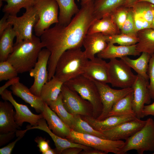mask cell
Listing matches in <instances>:
<instances>
[{
	"instance_id": "cell-3",
	"label": "cell",
	"mask_w": 154,
	"mask_h": 154,
	"mask_svg": "<svg viewBox=\"0 0 154 154\" xmlns=\"http://www.w3.org/2000/svg\"><path fill=\"white\" fill-rule=\"evenodd\" d=\"M89 59L81 48L67 50L59 57L56 64L54 76L65 83L83 75Z\"/></svg>"
},
{
	"instance_id": "cell-18",
	"label": "cell",
	"mask_w": 154,
	"mask_h": 154,
	"mask_svg": "<svg viewBox=\"0 0 154 154\" xmlns=\"http://www.w3.org/2000/svg\"><path fill=\"white\" fill-rule=\"evenodd\" d=\"M41 114L47 121L49 128L54 133L66 139L70 136L71 129L64 123L45 102L44 110Z\"/></svg>"
},
{
	"instance_id": "cell-42",
	"label": "cell",
	"mask_w": 154,
	"mask_h": 154,
	"mask_svg": "<svg viewBox=\"0 0 154 154\" xmlns=\"http://www.w3.org/2000/svg\"><path fill=\"white\" fill-rule=\"evenodd\" d=\"M35 141L37 144L39 150L42 154L47 150L50 147L49 144V141L41 137L37 136L35 139Z\"/></svg>"
},
{
	"instance_id": "cell-20",
	"label": "cell",
	"mask_w": 154,
	"mask_h": 154,
	"mask_svg": "<svg viewBox=\"0 0 154 154\" xmlns=\"http://www.w3.org/2000/svg\"><path fill=\"white\" fill-rule=\"evenodd\" d=\"M14 106L9 101L0 102V133L16 132L21 128L15 120V112Z\"/></svg>"
},
{
	"instance_id": "cell-54",
	"label": "cell",
	"mask_w": 154,
	"mask_h": 154,
	"mask_svg": "<svg viewBox=\"0 0 154 154\" xmlns=\"http://www.w3.org/2000/svg\"><path fill=\"white\" fill-rule=\"evenodd\" d=\"M142 1L148 2L154 5V0H139L138 2Z\"/></svg>"
},
{
	"instance_id": "cell-47",
	"label": "cell",
	"mask_w": 154,
	"mask_h": 154,
	"mask_svg": "<svg viewBox=\"0 0 154 154\" xmlns=\"http://www.w3.org/2000/svg\"><path fill=\"white\" fill-rule=\"evenodd\" d=\"M83 150L81 148L76 147H70L64 150L62 154H78Z\"/></svg>"
},
{
	"instance_id": "cell-1",
	"label": "cell",
	"mask_w": 154,
	"mask_h": 154,
	"mask_svg": "<svg viewBox=\"0 0 154 154\" xmlns=\"http://www.w3.org/2000/svg\"><path fill=\"white\" fill-rule=\"evenodd\" d=\"M94 1L81 6L69 24H55L45 30L40 40L50 52L48 64V80L54 76L57 62L61 55L68 49L81 48L85 36L93 21Z\"/></svg>"
},
{
	"instance_id": "cell-31",
	"label": "cell",
	"mask_w": 154,
	"mask_h": 154,
	"mask_svg": "<svg viewBox=\"0 0 154 154\" xmlns=\"http://www.w3.org/2000/svg\"><path fill=\"white\" fill-rule=\"evenodd\" d=\"M133 91L116 102L108 117L135 113L132 109Z\"/></svg>"
},
{
	"instance_id": "cell-56",
	"label": "cell",
	"mask_w": 154,
	"mask_h": 154,
	"mask_svg": "<svg viewBox=\"0 0 154 154\" xmlns=\"http://www.w3.org/2000/svg\"><path fill=\"white\" fill-rule=\"evenodd\" d=\"M153 154H154V152L153 153Z\"/></svg>"
},
{
	"instance_id": "cell-10",
	"label": "cell",
	"mask_w": 154,
	"mask_h": 154,
	"mask_svg": "<svg viewBox=\"0 0 154 154\" xmlns=\"http://www.w3.org/2000/svg\"><path fill=\"white\" fill-rule=\"evenodd\" d=\"M61 93L64 106L68 112L74 115L93 117V106L89 101L64 84Z\"/></svg>"
},
{
	"instance_id": "cell-2",
	"label": "cell",
	"mask_w": 154,
	"mask_h": 154,
	"mask_svg": "<svg viewBox=\"0 0 154 154\" xmlns=\"http://www.w3.org/2000/svg\"><path fill=\"white\" fill-rule=\"evenodd\" d=\"M44 47L40 39L33 35L31 39L14 45L13 51L7 60L13 65L18 73L29 72L34 66L39 52Z\"/></svg>"
},
{
	"instance_id": "cell-11",
	"label": "cell",
	"mask_w": 154,
	"mask_h": 154,
	"mask_svg": "<svg viewBox=\"0 0 154 154\" xmlns=\"http://www.w3.org/2000/svg\"><path fill=\"white\" fill-rule=\"evenodd\" d=\"M92 80L97 87L103 105L102 112L96 119L100 120H103L108 117L116 102L133 91L132 87L115 89L111 88L107 84Z\"/></svg>"
},
{
	"instance_id": "cell-12",
	"label": "cell",
	"mask_w": 154,
	"mask_h": 154,
	"mask_svg": "<svg viewBox=\"0 0 154 154\" xmlns=\"http://www.w3.org/2000/svg\"><path fill=\"white\" fill-rule=\"evenodd\" d=\"M50 54L47 49L42 48L39 52L34 66L29 72L30 76L34 78L30 90L38 96L40 97L42 87L48 80V64Z\"/></svg>"
},
{
	"instance_id": "cell-30",
	"label": "cell",
	"mask_w": 154,
	"mask_h": 154,
	"mask_svg": "<svg viewBox=\"0 0 154 154\" xmlns=\"http://www.w3.org/2000/svg\"><path fill=\"white\" fill-rule=\"evenodd\" d=\"M125 0H94L93 16L94 19H99L111 13L122 6Z\"/></svg>"
},
{
	"instance_id": "cell-26",
	"label": "cell",
	"mask_w": 154,
	"mask_h": 154,
	"mask_svg": "<svg viewBox=\"0 0 154 154\" xmlns=\"http://www.w3.org/2000/svg\"><path fill=\"white\" fill-rule=\"evenodd\" d=\"M139 39L136 44L137 51L147 52L151 56L154 54V29L146 28L137 32Z\"/></svg>"
},
{
	"instance_id": "cell-17",
	"label": "cell",
	"mask_w": 154,
	"mask_h": 154,
	"mask_svg": "<svg viewBox=\"0 0 154 154\" xmlns=\"http://www.w3.org/2000/svg\"><path fill=\"white\" fill-rule=\"evenodd\" d=\"M81 116L94 129L100 132L113 128L123 122L137 118L135 113L110 116L101 120H98L92 117Z\"/></svg>"
},
{
	"instance_id": "cell-39",
	"label": "cell",
	"mask_w": 154,
	"mask_h": 154,
	"mask_svg": "<svg viewBox=\"0 0 154 154\" xmlns=\"http://www.w3.org/2000/svg\"><path fill=\"white\" fill-rule=\"evenodd\" d=\"M130 8L121 6L110 14L114 22L120 30L126 20Z\"/></svg>"
},
{
	"instance_id": "cell-33",
	"label": "cell",
	"mask_w": 154,
	"mask_h": 154,
	"mask_svg": "<svg viewBox=\"0 0 154 154\" xmlns=\"http://www.w3.org/2000/svg\"><path fill=\"white\" fill-rule=\"evenodd\" d=\"M71 129L77 132L93 135L106 139L103 133L94 129L80 115H74Z\"/></svg>"
},
{
	"instance_id": "cell-40",
	"label": "cell",
	"mask_w": 154,
	"mask_h": 154,
	"mask_svg": "<svg viewBox=\"0 0 154 154\" xmlns=\"http://www.w3.org/2000/svg\"><path fill=\"white\" fill-rule=\"evenodd\" d=\"M147 74L149 80L148 86L149 92L151 99H154V54L150 58Z\"/></svg>"
},
{
	"instance_id": "cell-38",
	"label": "cell",
	"mask_w": 154,
	"mask_h": 154,
	"mask_svg": "<svg viewBox=\"0 0 154 154\" xmlns=\"http://www.w3.org/2000/svg\"><path fill=\"white\" fill-rule=\"evenodd\" d=\"M120 33L137 36L135 24L134 14L132 7H130L126 20L120 30Z\"/></svg>"
},
{
	"instance_id": "cell-44",
	"label": "cell",
	"mask_w": 154,
	"mask_h": 154,
	"mask_svg": "<svg viewBox=\"0 0 154 154\" xmlns=\"http://www.w3.org/2000/svg\"><path fill=\"white\" fill-rule=\"evenodd\" d=\"M16 132H10L0 134V147L2 146L13 139L16 136Z\"/></svg>"
},
{
	"instance_id": "cell-13",
	"label": "cell",
	"mask_w": 154,
	"mask_h": 154,
	"mask_svg": "<svg viewBox=\"0 0 154 154\" xmlns=\"http://www.w3.org/2000/svg\"><path fill=\"white\" fill-rule=\"evenodd\" d=\"M136 80L132 86L133 89L132 109L137 117L143 118L142 111L145 104H149L151 98L148 89L149 81L137 75Z\"/></svg>"
},
{
	"instance_id": "cell-48",
	"label": "cell",
	"mask_w": 154,
	"mask_h": 154,
	"mask_svg": "<svg viewBox=\"0 0 154 154\" xmlns=\"http://www.w3.org/2000/svg\"><path fill=\"white\" fill-rule=\"evenodd\" d=\"M20 78L19 77H16L12 79L9 80L5 84L1 87L0 88V94L1 93L5 90L9 86H11L15 83L19 82Z\"/></svg>"
},
{
	"instance_id": "cell-14",
	"label": "cell",
	"mask_w": 154,
	"mask_h": 154,
	"mask_svg": "<svg viewBox=\"0 0 154 154\" xmlns=\"http://www.w3.org/2000/svg\"><path fill=\"white\" fill-rule=\"evenodd\" d=\"M12 93V92L6 89L0 94L3 100L10 102L15 108V120L17 124L21 127L24 122H27L31 125L37 126L39 120L43 117L42 114L41 113L39 115L33 114L27 106L17 102L13 98Z\"/></svg>"
},
{
	"instance_id": "cell-55",
	"label": "cell",
	"mask_w": 154,
	"mask_h": 154,
	"mask_svg": "<svg viewBox=\"0 0 154 154\" xmlns=\"http://www.w3.org/2000/svg\"><path fill=\"white\" fill-rule=\"evenodd\" d=\"M3 0H0V7L2 6L3 5Z\"/></svg>"
},
{
	"instance_id": "cell-6",
	"label": "cell",
	"mask_w": 154,
	"mask_h": 154,
	"mask_svg": "<svg viewBox=\"0 0 154 154\" xmlns=\"http://www.w3.org/2000/svg\"><path fill=\"white\" fill-rule=\"evenodd\" d=\"M38 19L37 11L33 6L26 9L25 13L20 17L9 15L7 21L12 26L16 34V42L14 45L32 38L33 29Z\"/></svg>"
},
{
	"instance_id": "cell-15",
	"label": "cell",
	"mask_w": 154,
	"mask_h": 154,
	"mask_svg": "<svg viewBox=\"0 0 154 154\" xmlns=\"http://www.w3.org/2000/svg\"><path fill=\"white\" fill-rule=\"evenodd\" d=\"M146 122V120H143L136 118L100 132L107 139L112 140H126L142 128Z\"/></svg>"
},
{
	"instance_id": "cell-35",
	"label": "cell",
	"mask_w": 154,
	"mask_h": 154,
	"mask_svg": "<svg viewBox=\"0 0 154 154\" xmlns=\"http://www.w3.org/2000/svg\"><path fill=\"white\" fill-rule=\"evenodd\" d=\"M131 7L134 13L140 15L151 25L153 19L154 5L147 1H139Z\"/></svg>"
},
{
	"instance_id": "cell-8",
	"label": "cell",
	"mask_w": 154,
	"mask_h": 154,
	"mask_svg": "<svg viewBox=\"0 0 154 154\" xmlns=\"http://www.w3.org/2000/svg\"><path fill=\"white\" fill-rule=\"evenodd\" d=\"M39 19L34 29L35 35L41 36L52 25L58 23V5L55 0H34L33 6Z\"/></svg>"
},
{
	"instance_id": "cell-9",
	"label": "cell",
	"mask_w": 154,
	"mask_h": 154,
	"mask_svg": "<svg viewBox=\"0 0 154 154\" xmlns=\"http://www.w3.org/2000/svg\"><path fill=\"white\" fill-rule=\"evenodd\" d=\"M110 83L113 87L125 88L131 87L137 77L131 68L121 60L110 59L108 63Z\"/></svg>"
},
{
	"instance_id": "cell-23",
	"label": "cell",
	"mask_w": 154,
	"mask_h": 154,
	"mask_svg": "<svg viewBox=\"0 0 154 154\" xmlns=\"http://www.w3.org/2000/svg\"><path fill=\"white\" fill-rule=\"evenodd\" d=\"M96 33H100L105 36H109L120 34V30L109 14L104 16L100 19H95L93 21L87 34Z\"/></svg>"
},
{
	"instance_id": "cell-52",
	"label": "cell",
	"mask_w": 154,
	"mask_h": 154,
	"mask_svg": "<svg viewBox=\"0 0 154 154\" xmlns=\"http://www.w3.org/2000/svg\"><path fill=\"white\" fill-rule=\"evenodd\" d=\"M80 2V5L81 6L85 5L90 2L94 0H78Z\"/></svg>"
},
{
	"instance_id": "cell-53",
	"label": "cell",
	"mask_w": 154,
	"mask_h": 154,
	"mask_svg": "<svg viewBox=\"0 0 154 154\" xmlns=\"http://www.w3.org/2000/svg\"><path fill=\"white\" fill-rule=\"evenodd\" d=\"M153 19L151 25V28L154 29V8L153 10Z\"/></svg>"
},
{
	"instance_id": "cell-46",
	"label": "cell",
	"mask_w": 154,
	"mask_h": 154,
	"mask_svg": "<svg viewBox=\"0 0 154 154\" xmlns=\"http://www.w3.org/2000/svg\"><path fill=\"white\" fill-rule=\"evenodd\" d=\"M142 113L143 117L149 115L154 116V102L150 104L145 105Z\"/></svg>"
},
{
	"instance_id": "cell-21",
	"label": "cell",
	"mask_w": 154,
	"mask_h": 154,
	"mask_svg": "<svg viewBox=\"0 0 154 154\" xmlns=\"http://www.w3.org/2000/svg\"><path fill=\"white\" fill-rule=\"evenodd\" d=\"M107 45L105 36L100 33L86 34L82 42L85 55L89 60L94 58L96 54L103 50Z\"/></svg>"
},
{
	"instance_id": "cell-27",
	"label": "cell",
	"mask_w": 154,
	"mask_h": 154,
	"mask_svg": "<svg viewBox=\"0 0 154 154\" xmlns=\"http://www.w3.org/2000/svg\"><path fill=\"white\" fill-rule=\"evenodd\" d=\"M59 9L58 23L66 25L69 23L72 17L75 15L80 9L74 0H55Z\"/></svg>"
},
{
	"instance_id": "cell-32",
	"label": "cell",
	"mask_w": 154,
	"mask_h": 154,
	"mask_svg": "<svg viewBox=\"0 0 154 154\" xmlns=\"http://www.w3.org/2000/svg\"><path fill=\"white\" fill-rule=\"evenodd\" d=\"M46 103L64 123L71 129L74 115L68 112L64 108L61 92L56 100Z\"/></svg>"
},
{
	"instance_id": "cell-16",
	"label": "cell",
	"mask_w": 154,
	"mask_h": 154,
	"mask_svg": "<svg viewBox=\"0 0 154 154\" xmlns=\"http://www.w3.org/2000/svg\"><path fill=\"white\" fill-rule=\"evenodd\" d=\"M83 75L91 80L110 83L108 63L98 57L88 60Z\"/></svg>"
},
{
	"instance_id": "cell-45",
	"label": "cell",
	"mask_w": 154,
	"mask_h": 154,
	"mask_svg": "<svg viewBox=\"0 0 154 154\" xmlns=\"http://www.w3.org/2000/svg\"><path fill=\"white\" fill-rule=\"evenodd\" d=\"M9 15V14L7 13H5L0 21V36L10 25L7 21V18Z\"/></svg>"
},
{
	"instance_id": "cell-49",
	"label": "cell",
	"mask_w": 154,
	"mask_h": 154,
	"mask_svg": "<svg viewBox=\"0 0 154 154\" xmlns=\"http://www.w3.org/2000/svg\"><path fill=\"white\" fill-rule=\"evenodd\" d=\"M80 154H107L106 153L99 150L94 149L82 150Z\"/></svg>"
},
{
	"instance_id": "cell-29",
	"label": "cell",
	"mask_w": 154,
	"mask_h": 154,
	"mask_svg": "<svg viewBox=\"0 0 154 154\" xmlns=\"http://www.w3.org/2000/svg\"><path fill=\"white\" fill-rule=\"evenodd\" d=\"M16 36V33L10 24L0 36V61L7 60L9 55L12 52L13 40Z\"/></svg>"
},
{
	"instance_id": "cell-50",
	"label": "cell",
	"mask_w": 154,
	"mask_h": 154,
	"mask_svg": "<svg viewBox=\"0 0 154 154\" xmlns=\"http://www.w3.org/2000/svg\"><path fill=\"white\" fill-rule=\"evenodd\" d=\"M139 0H125L122 6L126 7H131Z\"/></svg>"
},
{
	"instance_id": "cell-41",
	"label": "cell",
	"mask_w": 154,
	"mask_h": 154,
	"mask_svg": "<svg viewBox=\"0 0 154 154\" xmlns=\"http://www.w3.org/2000/svg\"><path fill=\"white\" fill-rule=\"evenodd\" d=\"M134 14L135 26L137 32L145 29L151 28V25L142 17L134 12Z\"/></svg>"
},
{
	"instance_id": "cell-28",
	"label": "cell",
	"mask_w": 154,
	"mask_h": 154,
	"mask_svg": "<svg viewBox=\"0 0 154 154\" xmlns=\"http://www.w3.org/2000/svg\"><path fill=\"white\" fill-rule=\"evenodd\" d=\"M64 84L54 76L43 85L40 97L45 103L55 100L60 93Z\"/></svg>"
},
{
	"instance_id": "cell-7",
	"label": "cell",
	"mask_w": 154,
	"mask_h": 154,
	"mask_svg": "<svg viewBox=\"0 0 154 154\" xmlns=\"http://www.w3.org/2000/svg\"><path fill=\"white\" fill-rule=\"evenodd\" d=\"M66 139L102 151L106 154L112 153L117 154L124 144V142L122 140H112L103 139L93 135L77 132L72 129L70 136Z\"/></svg>"
},
{
	"instance_id": "cell-19",
	"label": "cell",
	"mask_w": 154,
	"mask_h": 154,
	"mask_svg": "<svg viewBox=\"0 0 154 154\" xmlns=\"http://www.w3.org/2000/svg\"><path fill=\"white\" fill-rule=\"evenodd\" d=\"M33 129H38L42 130L48 134L54 143L56 147L55 149L57 154H61L64 150L70 147H80L84 150L92 149L91 147L71 142L66 139L61 138L55 135L49 128L46 121L43 117L39 120L37 126L28 127L25 130L27 131Z\"/></svg>"
},
{
	"instance_id": "cell-5",
	"label": "cell",
	"mask_w": 154,
	"mask_h": 154,
	"mask_svg": "<svg viewBox=\"0 0 154 154\" xmlns=\"http://www.w3.org/2000/svg\"><path fill=\"white\" fill-rule=\"evenodd\" d=\"M132 150L139 154L145 151H154V120L151 118L146 120L144 126L125 140L117 154H125Z\"/></svg>"
},
{
	"instance_id": "cell-51",
	"label": "cell",
	"mask_w": 154,
	"mask_h": 154,
	"mask_svg": "<svg viewBox=\"0 0 154 154\" xmlns=\"http://www.w3.org/2000/svg\"><path fill=\"white\" fill-rule=\"evenodd\" d=\"M57 154L56 150L54 149H52L50 147L49 149L44 153L43 154Z\"/></svg>"
},
{
	"instance_id": "cell-34",
	"label": "cell",
	"mask_w": 154,
	"mask_h": 154,
	"mask_svg": "<svg viewBox=\"0 0 154 154\" xmlns=\"http://www.w3.org/2000/svg\"><path fill=\"white\" fill-rule=\"evenodd\" d=\"M34 0H3L7 4L2 9V11L10 15L17 16L22 8L25 9L34 5Z\"/></svg>"
},
{
	"instance_id": "cell-36",
	"label": "cell",
	"mask_w": 154,
	"mask_h": 154,
	"mask_svg": "<svg viewBox=\"0 0 154 154\" xmlns=\"http://www.w3.org/2000/svg\"><path fill=\"white\" fill-rule=\"evenodd\" d=\"M107 43L117 44L122 46H128L137 44L139 41L137 36H132L123 33L112 36H105Z\"/></svg>"
},
{
	"instance_id": "cell-25",
	"label": "cell",
	"mask_w": 154,
	"mask_h": 154,
	"mask_svg": "<svg viewBox=\"0 0 154 154\" xmlns=\"http://www.w3.org/2000/svg\"><path fill=\"white\" fill-rule=\"evenodd\" d=\"M151 56L149 54L142 52L141 55L136 59L130 58L127 56L123 57L121 59L137 74L146 80L149 81L147 74L149 61Z\"/></svg>"
},
{
	"instance_id": "cell-4",
	"label": "cell",
	"mask_w": 154,
	"mask_h": 154,
	"mask_svg": "<svg viewBox=\"0 0 154 154\" xmlns=\"http://www.w3.org/2000/svg\"><path fill=\"white\" fill-rule=\"evenodd\" d=\"M64 84L91 103L93 108V117L97 119L99 116L103 105L97 87L92 80L82 75Z\"/></svg>"
},
{
	"instance_id": "cell-22",
	"label": "cell",
	"mask_w": 154,
	"mask_h": 154,
	"mask_svg": "<svg viewBox=\"0 0 154 154\" xmlns=\"http://www.w3.org/2000/svg\"><path fill=\"white\" fill-rule=\"evenodd\" d=\"M10 89L13 95L29 104L37 113H41L42 112L44 102L40 97L33 94L25 85L19 81L11 86Z\"/></svg>"
},
{
	"instance_id": "cell-37",
	"label": "cell",
	"mask_w": 154,
	"mask_h": 154,
	"mask_svg": "<svg viewBox=\"0 0 154 154\" xmlns=\"http://www.w3.org/2000/svg\"><path fill=\"white\" fill-rule=\"evenodd\" d=\"M18 73L13 65L7 60L0 61V81L12 79L17 76Z\"/></svg>"
},
{
	"instance_id": "cell-43",
	"label": "cell",
	"mask_w": 154,
	"mask_h": 154,
	"mask_svg": "<svg viewBox=\"0 0 154 154\" xmlns=\"http://www.w3.org/2000/svg\"><path fill=\"white\" fill-rule=\"evenodd\" d=\"M25 134H21L17 137L14 141L10 143L6 146L0 148V154H11L17 142L22 138Z\"/></svg>"
},
{
	"instance_id": "cell-24",
	"label": "cell",
	"mask_w": 154,
	"mask_h": 154,
	"mask_svg": "<svg viewBox=\"0 0 154 154\" xmlns=\"http://www.w3.org/2000/svg\"><path fill=\"white\" fill-rule=\"evenodd\" d=\"M136 49V44L128 46H117L108 43L106 48L97 54V57L103 59H111L129 55L137 56L140 54Z\"/></svg>"
}]
</instances>
